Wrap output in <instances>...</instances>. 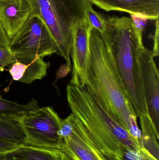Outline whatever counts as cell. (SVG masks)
<instances>
[{
	"mask_svg": "<svg viewBox=\"0 0 159 160\" xmlns=\"http://www.w3.org/2000/svg\"><path fill=\"white\" fill-rule=\"evenodd\" d=\"M62 120L51 107L30 112L21 119L26 144L62 150L63 142L59 134Z\"/></svg>",
	"mask_w": 159,
	"mask_h": 160,
	"instance_id": "obj_5",
	"label": "cell"
},
{
	"mask_svg": "<svg viewBox=\"0 0 159 160\" xmlns=\"http://www.w3.org/2000/svg\"><path fill=\"white\" fill-rule=\"evenodd\" d=\"M66 97L72 113L84 124L101 151L113 160H120L125 149L142 148L115 119L98 104L86 87L69 83Z\"/></svg>",
	"mask_w": 159,
	"mask_h": 160,
	"instance_id": "obj_3",
	"label": "cell"
},
{
	"mask_svg": "<svg viewBox=\"0 0 159 160\" xmlns=\"http://www.w3.org/2000/svg\"><path fill=\"white\" fill-rule=\"evenodd\" d=\"M39 108L37 101L34 99L26 104H21L0 97V117L21 119Z\"/></svg>",
	"mask_w": 159,
	"mask_h": 160,
	"instance_id": "obj_16",
	"label": "cell"
},
{
	"mask_svg": "<svg viewBox=\"0 0 159 160\" xmlns=\"http://www.w3.org/2000/svg\"><path fill=\"white\" fill-rule=\"evenodd\" d=\"M35 14L43 20L57 48V54L72 70L70 46L75 26L86 18L89 0H34Z\"/></svg>",
	"mask_w": 159,
	"mask_h": 160,
	"instance_id": "obj_4",
	"label": "cell"
},
{
	"mask_svg": "<svg viewBox=\"0 0 159 160\" xmlns=\"http://www.w3.org/2000/svg\"><path fill=\"white\" fill-rule=\"evenodd\" d=\"M139 118L143 147L159 160V132L156 130L149 115H142Z\"/></svg>",
	"mask_w": 159,
	"mask_h": 160,
	"instance_id": "obj_15",
	"label": "cell"
},
{
	"mask_svg": "<svg viewBox=\"0 0 159 160\" xmlns=\"http://www.w3.org/2000/svg\"><path fill=\"white\" fill-rule=\"evenodd\" d=\"M101 34L119 78L137 118L149 115L139 73L140 48L130 18L113 16L105 19Z\"/></svg>",
	"mask_w": 159,
	"mask_h": 160,
	"instance_id": "obj_2",
	"label": "cell"
},
{
	"mask_svg": "<svg viewBox=\"0 0 159 160\" xmlns=\"http://www.w3.org/2000/svg\"><path fill=\"white\" fill-rule=\"evenodd\" d=\"M91 29L86 17L75 26L72 34L70 56L73 66L70 84L79 87L86 86L88 82Z\"/></svg>",
	"mask_w": 159,
	"mask_h": 160,
	"instance_id": "obj_7",
	"label": "cell"
},
{
	"mask_svg": "<svg viewBox=\"0 0 159 160\" xmlns=\"http://www.w3.org/2000/svg\"><path fill=\"white\" fill-rule=\"evenodd\" d=\"M139 73L148 115L156 130L159 129V75L152 52L138 49Z\"/></svg>",
	"mask_w": 159,
	"mask_h": 160,
	"instance_id": "obj_8",
	"label": "cell"
},
{
	"mask_svg": "<svg viewBox=\"0 0 159 160\" xmlns=\"http://www.w3.org/2000/svg\"><path fill=\"white\" fill-rule=\"evenodd\" d=\"M2 72V70H1V69H0V74H1V73Z\"/></svg>",
	"mask_w": 159,
	"mask_h": 160,
	"instance_id": "obj_24",
	"label": "cell"
},
{
	"mask_svg": "<svg viewBox=\"0 0 159 160\" xmlns=\"http://www.w3.org/2000/svg\"><path fill=\"white\" fill-rule=\"evenodd\" d=\"M72 160H73V159H72Z\"/></svg>",
	"mask_w": 159,
	"mask_h": 160,
	"instance_id": "obj_25",
	"label": "cell"
},
{
	"mask_svg": "<svg viewBox=\"0 0 159 160\" xmlns=\"http://www.w3.org/2000/svg\"><path fill=\"white\" fill-rule=\"evenodd\" d=\"M14 62V55L9 49L0 48V69L3 71Z\"/></svg>",
	"mask_w": 159,
	"mask_h": 160,
	"instance_id": "obj_20",
	"label": "cell"
},
{
	"mask_svg": "<svg viewBox=\"0 0 159 160\" xmlns=\"http://www.w3.org/2000/svg\"><path fill=\"white\" fill-rule=\"evenodd\" d=\"M9 50L13 55L45 56L57 53L54 40L39 16L33 15L10 39Z\"/></svg>",
	"mask_w": 159,
	"mask_h": 160,
	"instance_id": "obj_6",
	"label": "cell"
},
{
	"mask_svg": "<svg viewBox=\"0 0 159 160\" xmlns=\"http://www.w3.org/2000/svg\"><path fill=\"white\" fill-rule=\"evenodd\" d=\"M133 28L136 33L140 48H144L143 42V34L148 19L144 15L140 14H130Z\"/></svg>",
	"mask_w": 159,
	"mask_h": 160,
	"instance_id": "obj_18",
	"label": "cell"
},
{
	"mask_svg": "<svg viewBox=\"0 0 159 160\" xmlns=\"http://www.w3.org/2000/svg\"><path fill=\"white\" fill-rule=\"evenodd\" d=\"M70 116L73 131L63 140L62 151L73 160H113L101 151L83 123L72 113Z\"/></svg>",
	"mask_w": 159,
	"mask_h": 160,
	"instance_id": "obj_9",
	"label": "cell"
},
{
	"mask_svg": "<svg viewBox=\"0 0 159 160\" xmlns=\"http://www.w3.org/2000/svg\"><path fill=\"white\" fill-rule=\"evenodd\" d=\"M0 141L22 145L27 137L21 119L0 117Z\"/></svg>",
	"mask_w": 159,
	"mask_h": 160,
	"instance_id": "obj_14",
	"label": "cell"
},
{
	"mask_svg": "<svg viewBox=\"0 0 159 160\" xmlns=\"http://www.w3.org/2000/svg\"><path fill=\"white\" fill-rule=\"evenodd\" d=\"M0 160H73L58 149L24 144L0 153Z\"/></svg>",
	"mask_w": 159,
	"mask_h": 160,
	"instance_id": "obj_13",
	"label": "cell"
},
{
	"mask_svg": "<svg viewBox=\"0 0 159 160\" xmlns=\"http://www.w3.org/2000/svg\"><path fill=\"white\" fill-rule=\"evenodd\" d=\"M86 17L91 28L102 33L105 29V19L94 10L91 4L86 10Z\"/></svg>",
	"mask_w": 159,
	"mask_h": 160,
	"instance_id": "obj_17",
	"label": "cell"
},
{
	"mask_svg": "<svg viewBox=\"0 0 159 160\" xmlns=\"http://www.w3.org/2000/svg\"><path fill=\"white\" fill-rule=\"evenodd\" d=\"M159 19L156 21V29H155V35L154 36V46L153 51L152 52L153 57H157L159 56Z\"/></svg>",
	"mask_w": 159,
	"mask_h": 160,
	"instance_id": "obj_21",
	"label": "cell"
},
{
	"mask_svg": "<svg viewBox=\"0 0 159 160\" xmlns=\"http://www.w3.org/2000/svg\"><path fill=\"white\" fill-rule=\"evenodd\" d=\"M90 63L86 86L101 107L115 119L134 141L142 139L134 112L108 54L101 34L91 29Z\"/></svg>",
	"mask_w": 159,
	"mask_h": 160,
	"instance_id": "obj_1",
	"label": "cell"
},
{
	"mask_svg": "<svg viewBox=\"0 0 159 160\" xmlns=\"http://www.w3.org/2000/svg\"><path fill=\"white\" fill-rule=\"evenodd\" d=\"M35 15L34 0H0V22L10 40Z\"/></svg>",
	"mask_w": 159,
	"mask_h": 160,
	"instance_id": "obj_10",
	"label": "cell"
},
{
	"mask_svg": "<svg viewBox=\"0 0 159 160\" xmlns=\"http://www.w3.org/2000/svg\"><path fill=\"white\" fill-rule=\"evenodd\" d=\"M120 160H159L146 149H125L122 152Z\"/></svg>",
	"mask_w": 159,
	"mask_h": 160,
	"instance_id": "obj_19",
	"label": "cell"
},
{
	"mask_svg": "<svg viewBox=\"0 0 159 160\" xmlns=\"http://www.w3.org/2000/svg\"><path fill=\"white\" fill-rule=\"evenodd\" d=\"M19 145L8 142L0 141V153L14 149Z\"/></svg>",
	"mask_w": 159,
	"mask_h": 160,
	"instance_id": "obj_23",
	"label": "cell"
},
{
	"mask_svg": "<svg viewBox=\"0 0 159 160\" xmlns=\"http://www.w3.org/2000/svg\"><path fill=\"white\" fill-rule=\"evenodd\" d=\"M91 4L105 11L140 14L148 20L159 19V0H89Z\"/></svg>",
	"mask_w": 159,
	"mask_h": 160,
	"instance_id": "obj_12",
	"label": "cell"
},
{
	"mask_svg": "<svg viewBox=\"0 0 159 160\" xmlns=\"http://www.w3.org/2000/svg\"><path fill=\"white\" fill-rule=\"evenodd\" d=\"M14 57V62L9 66L8 71L14 81L29 84L46 76L49 64L43 58L38 55L23 54Z\"/></svg>",
	"mask_w": 159,
	"mask_h": 160,
	"instance_id": "obj_11",
	"label": "cell"
},
{
	"mask_svg": "<svg viewBox=\"0 0 159 160\" xmlns=\"http://www.w3.org/2000/svg\"><path fill=\"white\" fill-rule=\"evenodd\" d=\"M10 41L0 22V48L9 49Z\"/></svg>",
	"mask_w": 159,
	"mask_h": 160,
	"instance_id": "obj_22",
	"label": "cell"
}]
</instances>
